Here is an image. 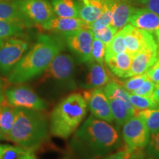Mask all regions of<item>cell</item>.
Instances as JSON below:
<instances>
[{
  "label": "cell",
  "instance_id": "cell-18",
  "mask_svg": "<svg viewBox=\"0 0 159 159\" xmlns=\"http://www.w3.org/2000/svg\"><path fill=\"white\" fill-rule=\"evenodd\" d=\"M0 19L21 23L28 28L34 25L18 7L16 0H0Z\"/></svg>",
  "mask_w": 159,
  "mask_h": 159
},
{
  "label": "cell",
  "instance_id": "cell-2",
  "mask_svg": "<svg viewBox=\"0 0 159 159\" xmlns=\"http://www.w3.org/2000/svg\"><path fill=\"white\" fill-rule=\"evenodd\" d=\"M61 35L41 34L7 76V83L21 84L41 75L57 54L64 50Z\"/></svg>",
  "mask_w": 159,
  "mask_h": 159
},
{
  "label": "cell",
  "instance_id": "cell-37",
  "mask_svg": "<svg viewBox=\"0 0 159 159\" xmlns=\"http://www.w3.org/2000/svg\"><path fill=\"white\" fill-rule=\"evenodd\" d=\"M138 6L150 10L159 15V0H142Z\"/></svg>",
  "mask_w": 159,
  "mask_h": 159
},
{
  "label": "cell",
  "instance_id": "cell-15",
  "mask_svg": "<svg viewBox=\"0 0 159 159\" xmlns=\"http://www.w3.org/2000/svg\"><path fill=\"white\" fill-rule=\"evenodd\" d=\"M42 28L59 35L66 34L83 29H89V26L80 18H62L54 16L44 24Z\"/></svg>",
  "mask_w": 159,
  "mask_h": 159
},
{
  "label": "cell",
  "instance_id": "cell-41",
  "mask_svg": "<svg viewBox=\"0 0 159 159\" xmlns=\"http://www.w3.org/2000/svg\"><path fill=\"white\" fill-rule=\"evenodd\" d=\"M155 35H156L157 39V45H158V56H159V30H157L156 31L154 32Z\"/></svg>",
  "mask_w": 159,
  "mask_h": 159
},
{
  "label": "cell",
  "instance_id": "cell-33",
  "mask_svg": "<svg viewBox=\"0 0 159 159\" xmlns=\"http://www.w3.org/2000/svg\"><path fill=\"white\" fill-rule=\"evenodd\" d=\"M147 154L150 158L159 159V130L150 134L147 145Z\"/></svg>",
  "mask_w": 159,
  "mask_h": 159
},
{
  "label": "cell",
  "instance_id": "cell-26",
  "mask_svg": "<svg viewBox=\"0 0 159 159\" xmlns=\"http://www.w3.org/2000/svg\"><path fill=\"white\" fill-rule=\"evenodd\" d=\"M0 159H38L34 151L21 146L3 145Z\"/></svg>",
  "mask_w": 159,
  "mask_h": 159
},
{
  "label": "cell",
  "instance_id": "cell-7",
  "mask_svg": "<svg viewBox=\"0 0 159 159\" xmlns=\"http://www.w3.org/2000/svg\"><path fill=\"white\" fill-rule=\"evenodd\" d=\"M150 133L140 117L131 116L122 125V138L125 150L133 151L144 150L148 145Z\"/></svg>",
  "mask_w": 159,
  "mask_h": 159
},
{
  "label": "cell",
  "instance_id": "cell-25",
  "mask_svg": "<svg viewBox=\"0 0 159 159\" xmlns=\"http://www.w3.org/2000/svg\"><path fill=\"white\" fill-rule=\"evenodd\" d=\"M16 108L5 102L0 108V130L7 140L15 121Z\"/></svg>",
  "mask_w": 159,
  "mask_h": 159
},
{
  "label": "cell",
  "instance_id": "cell-17",
  "mask_svg": "<svg viewBox=\"0 0 159 159\" xmlns=\"http://www.w3.org/2000/svg\"><path fill=\"white\" fill-rule=\"evenodd\" d=\"M136 6L128 0H114L111 26L117 31L128 25Z\"/></svg>",
  "mask_w": 159,
  "mask_h": 159
},
{
  "label": "cell",
  "instance_id": "cell-44",
  "mask_svg": "<svg viewBox=\"0 0 159 159\" xmlns=\"http://www.w3.org/2000/svg\"><path fill=\"white\" fill-rule=\"evenodd\" d=\"M4 85H5V82L2 79L0 78V87H4Z\"/></svg>",
  "mask_w": 159,
  "mask_h": 159
},
{
  "label": "cell",
  "instance_id": "cell-16",
  "mask_svg": "<svg viewBox=\"0 0 159 159\" xmlns=\"http://www.w3.org/2000/svg\"><path fill=\"white\" fill-rule=\"evenodd\" d=\"M129 24L143 30L154 33L159 30V15L144 7H136Z\"/></svg>",
  "mask_w": 159,
  "mask_h": 159
},
{
  "label": "cell",
  "instance_id": "cell-43",
  "mask_svg": "<svg viewBox=\"0 0 159 159\" xmlns=\"http://www.w3.org/2000/svg\"><path fill=\"white\" fill-rule=\"evenodd\" d=\"M3 139H6V137L4 136V134L0 130V140H3Z\"/></svg>",
  "mask_w": 159,
  "mask_h": 159
},
{
  "label": "cell",
  "instance_id": "cell-36",
  "mask_svg": "<svg viewBox=\"0 0 159 159\" xmlns=\"http://www.w3.org/2000/svg\"><path fill=\"white\" fill-rule=\"evenodd\" d=\"M147 77L155 84H159V58L146 72Z\"/></svg>",
  "mask_w": 159,
  "mask_h": 159
},
{
  "label": "cell",
  "instance_id": "cell-34",
  "mask_svg": "<svg viewBox=\"0 0 159 159\" xmlns=\"http://www.w3.org/2000/svg\"><path fill=\"white\" fill-rule=\"evenodd\" d=\"M92 33L94 35V38L99 39L106 46L117 33V30L112 26L109 25L108 27H104V28L92 31Z\"/></svg>",
  "mask_w": 159,
  "mask_h": 159
},
{
  "label": "cell",
  "instance_id": "cell-12",
  "mask_svg": "<svg viewBox=\"0 0 159 159\" xmlns=\"http://www.w3.org/2000/svg\"><path fill=\"white\" fill-rule=\"evenodd\" d=\"M126 52L132 56L146 46L156 43L152 33L137 28L128 24L122 29Z\"/></svg>",
  "mask_w": 159,
  "mask_h": 159
},
{
  "label": "cell",
  "instance_id": "cell-30",
  "mask_svg": "<svg viewBox=\"0 0 159 159\" xmlns=\"http://www.w3.org/2000/svg\"><path fill=\"white\" fill-rule=\"evenodd\" d=\"M147 78H148V77L145 73L143 75H135V76L129 77L121 80L115 79L114 80L118 83L125 91H127L129 93H133L142 85V83L144 82Z\"/></svg>",
  "mask_w": 159,
  "mask_h": 159
},
{
  "label": "cell",
  "instance_id": "cell-42",
  "mask_svg": "<svg viewBox=\"0 0 159 159\" xmlns=\"http://www.w3.org/2000/svg\"><path fill=\"white\" fill-rule=\"evenodd\" d=\"M128 1H130L131 3L133 4V5H134V6H138V5H139V3L141 1H142V0H128Z\"/></svg>",
  "mask_w": 159,
  "mask_h": 159
},
{
  "label": "cell",
  "instance_id": "cell-39",
  "mask_svg": "<svg viewBox=\"0 0 159 159\" xmlns=\"http://www.w3.org/2000/svg\"><path fill=\"white\" fill-rule=\"evenodd\" d=\"M4 87H0V108L2 107L4 103L6 102L5 97V91H4Z\"/></svg>",
  "mask_w": 159,
  "mask_h": 159
},
{
  "label": "cell",
  "instance_id": "cell-28",
  "mask_svg": "<svg viewBox=\"0 0 159 159\" xmlns=\"http://www.w3.org/2000/svg\"><path fill=\"white\" fill-rule=\"evenodd\" d=\"M124 52H126V47H125L122 30H120L117 31L110 42L105 46V59L113 57Z\"/></svg>",
  "mask_w": 159,
  "mask_h": 159
},
{
  "label": "cell",
  "instance_id": "cell-24",
  "mask_svg": "<svg viewBox=\"0 0 159 159\" xmlns=\"http://www.w3.org/2000/svg\"><path fill=\"white\" fill-rule=\"evenodd\" d=\"M113 119L117 128H121L125 122L134 116L130 112L125 103L119 99H108Z\"/></svg>",
  "mask_w": 159,
  "mask_h": 159
},
{
  "label": "cell",
  "instance_id": "cell-21",
  "mask_svg": "<svg viewBox=\"0 0 159 159\" xmlns=\"http://www.w3.org/2000/svg\"><path fill=\"white\" fill-rule=\"evenodd\" d=\"M50 3L56 16L79 18L78 0H51Z\"/></svg>",
  "mask_w": 159,
  "mask_h": 159
},
{
  "label": "cell",
  "instance_id": "cell-4",
  "mask_svg": "<svg viewBox=\"0 0 159 159\" xmlns=\"http://www.w3.org/2000/svg\"><path fill=\"white\" fill-rule=\"evenodd\" d=\"M87 108V101L81 93H71L64 97L52 111L49 125L50 134L61 139L68 138L82 123Z\"/></svg>",
  "mask_w": 159,
  "mask_h": 159
},
{
  "label": "cell",
  "instance_id": "cell-35",
  "mask_svg": "<svg viewBox=\"0 0 159 159\" xmlns=\"http://www.w3.org/2000/svg\"><path fill=\"white\" fill-rule=\"evenodd\" d=\"M155 86H156V84L148 77L145 80L144 82L142 83V85L131 94L144 97H152L155 90Z\"/></svg>",
  "mask_w": 159,
  "mask_h": 159
},
{
  "label": "cell",
  "instance_id": "cell-46",
  "mask_svg": "<svg viewBox=\"0 0 159 159\" xmlns=\"http://www.w3.org/2000/svg\"><path fill=\"white\" fill-rule=\"evenodd\" d=\"M148 159H156V158H148Z\"/></svg>",
  "mask_w": 159,
  "mask_h": 159
},
{
  "label": "cell",
  "instance_id": "cell-32",
  "mask_svg": "<svg viewBox=\"0 0 159 159\" xmlns=\"http://www.w3.org/2000/svg\"><path fill=\"white\" fill-rule=\"evenodd\" d=\"M105 45L99 39L94 38L91 45V61H94L101 65H105Z\"/></svg>",
  "mask_w": 159,
  "mask_h": 159
},
{
  "label": "cell",
  "instance_id": "cell-31",
  "mask_svg": "<svg viewBox=\"0 0 159 159\" xmlns=\"http://www.w3.org/2000/svg\"><path fill=\"white\" fill-rule=\"evenodd\" d=\"M111 16H112V5H105L104 8L96 21L89 26V29L91 31L104 28L111 25Z\"/></svg>",
  "mask_w": 159,
  "mask_h": 159
},
{
  "label": "cell",
  "instance_id": "cell-5",
  "mask_svg": "<svg viewBox=\"0 0 159 159\" xmlns=\"http://www.w3.org/2000/svg\"><path fill=\"white\" fill-rule=\"evenodd\" d=\"M76 60L69 54L59 53L42 73L39 84L55 92L66 93L77 88Z\"/></svg>",
  "mask_w": 159,
  "mask_h": 159
},
{
  "label": "cell",
  "instance_id": "cell-38",
  "mask_svg": "<svg viewBox=\"0 0 159 159\" xmlns=\"http://www.w3.org/2000/svg\"><path fill=\"white\" fill-rule=\"evenodd\" d=\"M104 159H132L131 158L130 153L126 150H121L117 151L114 154H111L110 156Z\"/></svg>",
  "mask_w": 159,
  "mask_h": 159
},
{
  "label": "cell",
  "instance_id": "cell-19",
  "mask_svg": "<svg viewBox=\"0 0 159 159\" xmlns=\"http://www.w3.org/2000/svg\"><path fill=\"white\" fill-rule=\"evenodd\" d=\"M133 56L127 52L119 53L114 56L105 59V63L109 71L117 78H126L131 63Z\"/></svg>",
  "mask_w": 159,
  "mask_h": 159
},
{
  "label": "cell",
  "instance_id": "cell-10",
  "mask_svg": "<svg viewBox=\"0 0 159 159\" xmlns=\"http://www.w3.org/2000/svg\"><path fill=\"white\" fill-rule=\"evenodd\" d=\"M20 10L33 25L42 26L55 16L48 0H16Z\"/></svg>",
  "mask_w": 159,
  "mask_h": 159
},
{
  "label": "cell",
  "instance_id": "cell-20",
  "mask_svg": "<svg viewBox=\"0 0 159 159\" xmlns=\"http://www.w3.org/2000/svg\"><path fill=\"white\" fill-rule=\"evenodd\" d=\"M105 5L101 0H78L79 18L89 26L99 17Z\"/></svg>",
  "mask_w": 159,
  "mask_h": 159
},
{
  "label": "cell",
  "instance_id": "cell-23",
  "mask_svg": "<svg viewBox=\"0 0 159 159\" xmlns=\"http://www.w3.org/2000/svg\"><path fill=\"white\" fill-rule=\"evenodd\" d=\"M27 26L16 21L0 19V40L6 41L11 38L25 36Z\"/></svg>",
  "mask_w": 159,
  "mask_h": 159
},
{
  "label": "cell",
  "instance_id": "cell-11",
  "mask_svg": "<svg viewBox=\"0 0 159 159\" xmlns=\"http://www.w3.org/2000/svg\"><path fill=\"white\" fill-rule=\"evenodd\" d=\"M83 94L86 99L89 110L93 116L109 123L114 122L109 100L102 89L85 90L83 91Z\"/></svg>",
  "mask_w": 159,
  "mask_h": 159
},
{
  "label": "cell",
  "instance_id": "cell-14",
  "mask_svg": "<svg viewBox=\"0 0 159 159\" xmlns=\"http://www.w3.org/2000/svg\"><path fill=\"white\" fill-rule=\"evenodd\" d=\"M158 59V52L157 43L146 46L133 56L132 63L127 77L145 74Z\"/></svg>",
  "mask_w": 159,
  "mask_h": 159
},
{
  "label": "cell",
  "instance_id": "cell-47",
  "mask_svg": "<svg viewBox=\"0 0 159 159\" xmlns=\"http://www.w3.org/2000/svg\"><path fill=\"white\" fill-rule=\"evenodd\" d=\"M158 58H159V57H158Z\"/></svg>",
  "mask_w": 159,
  "mask_h": 159
},
{
  "label": "cell",
  "instance_id": "cell-13",
  "mask_svg": "<svg viewBox=\"0 0 159 159\" xmlns=\"http://www.w3.org/2000/svg\"><path fill=\"white\" fill-rule=\"evenodd\" d=\"M84 77L77 83L85 90H91L105 86L111 81V77L105 65H101L94 61H89Z\"/></svg>",
  "mask_w": 159,
  "mask_h": 159
},
{
  "label": "cell",
  "instance_id": "cell-1",
  "mask_svg": "<svg viewBox=\"0 0 159 159\" xmlns=\"http://www.w3.org/2000/svg\"><path fill=\"white\" fill-rule=\"evenodd\" d=\"M71 144L82 154L103 156L122 148V138L118 129L91 115L75 131Z\"/></svg>",
  "mask_w": 159,
  "mask_h": 159
},
{
  "label": "cell",
  "instance_id": "cell-9",
  "mask_svg": "<svg viewBox=\"0 0 159 159\" xmlns=\"http://www.w3.org/2000/svg\"><path fill=\"white\" fill-rule=\"evenodd\" d=\"M59 35L63 38L65 45L75 55L77 62L84 63L91 61V45L94 39L92 31L83 29Z\"/></svg>",
  "mask_w": 159,
  "mask_h": 159
},
{
  "label": "cell",
  "instance_id": "cell-29",
  "mask_svg": "<svg viewBox=\"0 0 159 159\" xmlns=\"http://www.w3.org/2000/svg\"><path fill=\"white\" fill-rule=\"evenodd\" d=\"M129 100L137 112L139 111L153 108L159 106V103L156 102V99L152 97L140 96V95L129 93Z\"/></svg>",
  "mask_w": 159,
  "mask_h": 159
},
{
  "label": "cell",
  "instance_id": "cell-40",
  "mask_svg": "<svg viewBox=\"0 0 159 159\" xmlns=\"http://www.w3.org/2000/svg\"><path fill=\"white\" fill-rule=\"evenodd\" d=\"M152 97L156 99V102L159 103V84L156 85L155 86V90L153 92V95H152Z\"/></svg>",
  "mask_w": 159,
  "mask_h": 159
},
{
  "label": "cell",
  "instance_id": "cell-8",
  "mask_svg": "<svg viewBox=\"0 0 159 159\" xmlns=\"http://www.w3.org/2000/svg\"><path fill=\"white\" fill-rule=\"evenodd\" d=\"M29 48V43L21 38L7 39L0 47V75L8 76Z\"/></svg>",
  "mask_w": 159,
  "mask_h": 159
},
{
  "label": "cell",
  "instance_id": "cell-22",
  "mask_svg": "<svg viewBox=\"0 0 159 159\" xmlns=\"http://www.w3.org/2000/svg\"><path fill=\"white\" fill-rule=\"evenodd\" d=\"M103 91L108 99H119L123 101L129 110L134 115H136L137 111L134 108L129 100V92L124 89L116 81L111 80L103 88Z\"/></svg>",
  "mask_w": 159,
  "mask_h": 159
},
{
  "label": "cell",
  "instance_id": "cell-27",
  "mask_svg": "<svg viewBox=\"0 0 159 159\" xmlns=\"http://www.w3.org/2000/svg\"><path fill=\"white\" fill-rule=\"evenodd\" d=\"M136 116L140 117L144 121L150 134L159 130V106L139 111Z\"/></svg>",
  "mask_w": 159,
  "mask_h": 159
},
{
  "label": "cell",
  "instance_id": "cell-6",
  "mask_svg": "<svg viewBox=\"0 0 159 159\" xmlns=\"http://www.w3.org/2000/svg\"><path fill=\"white\" fill-rule=\"evenodd\" d=\"M7 104L18 108L42 111L47 108V103L29 86L16 85L5 89Z\"/></svg>",
  "mask_w": 159,
  "mask_h": 159
},
{
  "label": "cell",
  "instance_id": "cell-3",
  "mask_svg": "<svg viewBox=\"0 0 159 159\" xmlns=\"http://www.w3.org/2000/svg\"><path fill=\"white\" fill-rule=\"evenodd\" d=\"M49 126L41 111L18 108L7 140L34 151L48 140Z\"/></svg>",
  "mask_w": 159,
  "mask_h": 159
},
{
  "label": "cell",
  "instance_id": "cell-45",
  "mask_svg": "<svg viewBox=\"0 0 159 159\" xmlns=\"http://www.w3.org/2000/svg\"><path fill=\"white\" fill-rule=\"evenodd\" d=\"M2 149H3V145L0 144V155H1V153H2Z\"/></svg>",
  "mask_w": 159,
  "mask_h": 159
}]
</instances>
